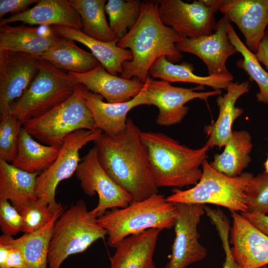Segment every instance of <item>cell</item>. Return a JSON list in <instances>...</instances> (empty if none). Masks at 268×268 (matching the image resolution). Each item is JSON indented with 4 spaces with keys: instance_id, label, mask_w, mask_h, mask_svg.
I'll return each mask as SVG.
<instances>
[{
    "instance_id": "20",
    "label": "cell",
    "mask_w": 268,
    "mask_h": 268,
    "mask_svg": "<svg viewBox=\"0 0 268 268\" xmlns=\"http://www.w3.org/2000/svg\"><path fill=\"white\" fill-rule=\"evenodd\" d=\"M30 25L60 26L82 29L80 16L69 0H40L28 10L3 18L0 25L15 22Z\"/></svg>"
},
{
    "instance_id": "3",
    "label": "cell",
    "mask_w": 268,
    "mask_h": 268,
    "mask_svg": "<svg viewBox=\"0 0 268 268\" xmlns=\"http://www.w3.org/2000/svg\"><path fill=\"white\" fill-rule=\"evenodd\" d=\"M140 139L149 167L158 188L195 186L202 175V164L208 158L206 144L191 148L161 133L143 132Z\"/></svg>"
},
{
    "instance_id": "39",
    "label": "cell",
    "mask_w": 268,
    "mask_h": 268,
    "mask_svg": "<svg viewBox=\"0 0 268 268\" xmlns=\"http://www.w3.org/2000/svg\"><path fill=\"white\" fill-rule=\"evenodd\" d=\"M39 0H0V18L9 12L13 14L21 13L28 10V6L37 3Z\"/></svg>"
},
{
    "instance_id": "34",
    "label": "cell",
    "mask_w": 268,
    "mask_h": 268,
    "mask_svg": "<svg viewBox=\"0 0 268 268\" xmlns=\"http://www.w3.org/2000/svg\"><path fill=\"white\" fill-rule=\"evenodd\" d=\"M22 128L21 123L10 113L0 116V159L12 163Z\"/></svg>"
},
{
    "instance_id": "9",
    "label": "cell",
    "mask_w": 268,
    "mask_h": 268,
    "mask_svg": "<svg viewBox=\"0 0 268 268\" xmlns=\"http://www.w3.org/2000/svg\"><path fill=\"white\" fill-rule=\"evenodd\" d=\"M102 131L80 130L67 135L60 148L58 157L52 165L39 174L36 178L37 199L49 205L54 212L63 204L56 201V191L59 183L75 173L81 160L80 149L91 141H95Z\"/></svg>"
},
{
    "instance_id": "4",
    "label": "cell",
    "mask_w": 268,
    "mask_h": 268,
    "mask_svg": "<svg viewBox=\"0 0 268 268\" xmlns=\"http://www.w3.org/2000/svg\"><path fill=\"white\" fill-rule=\"evenodd\" d=\"M176 215L175 204L157 193L125 207L108 210L97 220L106 231L108 245L115 248L124 238L147 229L172 228Z\"/></svg>"
},
{
    "instance_id": "15",
    "label": "cell",
    "mask_w": 268,
    "mask_h": 268,
    "mask_svg": "<svg viewBox=\"0 0 268 268\" xmlns=\"http://www.w3.org/2000/svg\"><path fill=\"white\" fill-rule=\"evenodd\" d=\"M229 22L224 15L216 22L213 33L192 39L181 38L176 47L181 53L192 54L201 59L206 66L208 75L228 74L227 60L238 53L229 39Z\"/></svg>"
},
{
    "instance_id": "31",
    "label": "cell",
    "mask_w": 268,
    "mask_h": 268,
    "mask_svg": "<svg viewBox=\"0 0 268 268\" xmlns=\"http://www.w3.org/2000/svg\"><path fill=\"white\" fill-rule=\"evenodd\" d=\"M81 17V30L86 35L104 42L119 40L111 29L105 16V0H69Z\"/></svg>"
},
{
    "instance_id": "38",
    "label": "cell",
    "mask_w": 268,
    "mask_h": 268,
    "mask_svg": "<svg viewBox=\"0 0 268 268\" xmlns=\"http://www.w3.org/2000/svg\"><path fill=\"white\" fill-rule=\"evenodd\" d=\"M23 219L20 213L9 201L0 200V227L2 235L13 236L22 232Z\"/></svg>"
},
{
    "instance_id": "27",
    "label": "cell",
    "mask_w": 268,
    "mask_h": 268,
    "mask_svg": "<svg viewBox=\"0 0 268 268\" xmlns=\"http://www.w3.org/2000/svg\"><path fill=\"white\" fill-rule=\"evenodd\" d=\"M193 65L186 62L175 64L162 56L152 65L149 75L152 78L172 82H186L207 86L214 90H227L233 82L234 76L229 73L226 74L208 75L201 76L194 73Z\"/></svg>"
},
{
    "instance_id": "14",
    "label": "cell",
    "mask_w": 268,
    "mask_h": 268,
    "mask_svg": "<svg viewBox=\"0 0 268 268\" xmlns=\"http://www.w3.org/2000/svg\"><path fill=\"white\" fill-rule=\"evenodd\" d=\"M39 57L0 50V113H10L9 106L20 97L37 74Z\"/></svg>"
},
{
    "instance_id": "33",
    "label": "cell",
    "mask_w": 268,
    "mask_h": 268,
    "mask_svg": "<svg viewBox=\"0 0 268 268\" xmlns=\"http://www.w3.org/2000/svg\"><path fill=\"white\" fill-rule=\"evenodd\" d=\"M141 1L139 0H109L105 12L109 26L119 41L136 23L140 14Z\"/></svg>"
},
{
    "instance_id": "12",
    "label": "cell",
    "mask_w": 268,
    "mask_h": 268,
    "mask_svg": "<svg viewBox=\"0 0 268 268\" xmlns=\"http://www.w3.org/2000/svg\"><path fill=\"white\" fill-rule=\"evenodd\" d=\"M177 215L171 254L164 268H186L204 259L207 250L199 242L198 225L204 214V204L174 203Z\"/></svg>"
},
{
    "instance_id": "40",
    "label": "cell",
    "mask_w": 268,
    "mask_h": 268,
    "mask_svg": "<svg viewBox=\"0 0 268 268\" xmlns=\"http://www.w3.org/2000/svg\"><path fill=\"white\" fill-rule=\"evenodd\" d=\"M241 213L256 228L268 236V215L258 212Z\"/></svg>"
},
{
    "instance_id": "16",
    "label": "cell",
    "mask_w": 268,
    "mask_h": 268,
    "mask_svg": "<svg viewBox=\"0 0 268 268\" xmlns=\"http://www.w3.org/2000/svg\"><path fill=\"white\" fill-rule=\"evenodd\" d=\"M232 225L230 242L233 256L240 268L268 266V236L241 213L231 211Z\"/></svg>"
},
{
    "instance_id": "28",
    "label": "cell",
    "mask_w": 268,
    "mask_h": 268,
    "mask_svg": "<svg viewBox=\"0 0 268 268\" xmlns=\"http://www.w3.org/2000/svg\"><path fill=\"white\" fill-rule=\"evenodd\" d=\"M59 151L60 148L37 142L22 127L11 164L28 173L40 174L52 165Z\"/></svg>"
},
{
    "instance_id": "41",
    "label": "cell",
    "mask_w": 268,
    "mask_h": 268,
    "mask_svg": "<svg viewBox=\"0 0 268 268\" xmlns=\"http://www.w3.org/2000/svg\"><path fill=\"white\" fill-rule=\"evenodd\" d=\"M9 246L10 250L8 255L2 268H30L20 251L14 247Z\"/></svg>"
},
{
    "instance_id": "6",
    "label": "cell",
    "mask_w": 268,
    "mask_h": 268,
    "mask_svg": "<svg viewBox=\"0 0 268 268\" xmlns=\"http://www.w3.org/2000/svg\"><path fill=\"white\" fill-rule=\"evenodd\" d=\"M77 84L68 72L39 58L37 74L22 95L10 104V113L23 125L67 100Z\"/></svg>"
},
{
    "instance_id": "22",
    "label": "cell",
    "mask_w": 268,
    "mask_h": 268,
    "mask_svg": "<svg viewBox=\"0 0 268 268\" xmlns=\"http://www.w3.org/2000/svg\"><path fill=\"white\" fill-rule=\"evenodd\" d=\"M160 231L149 229L121 240L115 247L110 268H150Z\"/></svg>"
},
{
    "instance_id": "45",
    "label": "cell",
    "mask_w": 268,
    "mask_h": 268,
    "mask_svg": "<svg viewBox=\"0 0 268 268\" xmlns=\"http://www.w3.org/2000/svg\"><path fill=\"white\" fill-rule=\"evenodd\" d=\"M150 268H156L154 263L152 265Z\"/></svg>"
},
{
    "instance_id": "36",
    "label": "cell",
    "mask_w": 268,
    "mask_h": 268,
    "mask_svg": "<svg viewBox=\"0 0 268 268\" xmlns=\"http://www.w3.org/2000/svg\"><path fill=\"white\" fill-rule=\"evenodd\" d=\"M206 214L215 227L225 253V260L222 268H240L230 246L229 237L231 227L229 219L224 212L218 208H209L206 210Z\"/></svg>"
},
{
    "instance_id": "11",
    "label": "cell",
    "mask_w": 268,
    "mask_h": 268,
    "mask_svg": "<svg viewBox=\"0 0 268 268\" xmlns=\"http://www.w3.org/2000/svg\"><path fill=\"white\" fill-rule=\"evenodd\" d=\"M75 175L86 195L98 196L97 205L89 211L97 218L108 210L125 207L132 202V196L116 184L101 166L95 146L81 159Z\"/></svg>"
},
{
    "instance_id": "21",
    "label": "cell",
    "mask_w": 268,
    "mask_h": 268,
    "mask_svg": "<svg viewBox=\"0 0 268 268\" xmlns=\"http://www.w3.org/2000/svg\"><path fill=\"white\" fill-rule=\"evenodd\" d=\"M250 90L249 81L241 83L232 82L223 96L216 99L219 114L216 120L211 125L205 126L204 132L208 136L205 143L210 148L217 146L219 149L224 146L232 133V126L235 120L243 113V109L235 106L238 99Z\"/></svg>"
},
{
    "instance_id": "1",
    "label": "cell",
    "mask_w": 268,
    "mask_h": 268,
    "mask_svg": "<svg viewBox=\"0 0 268 268\" xmlns=\"http://www.w3.org/2000/svg\"><path fill=\"white\" fill-rule=\"evenodd\" d=\"M141 131L129 118L125 129L117 135L105 133L95 141L99 162L109 177L132 197L142 201L158 193L151 175Z\"/></svg>"
},
{
    "instance_id": "42",
    "label": "cell",
    "mask_w": 268,
    "mask_h": 268,
    "mask_svg": "<svg viewBox=\"0 0 268 268\" xmlns=\"http://www.w3.org/2000/svg\"><path fill=\"white\" fill-rule=\"evenodd\" d=\"M256 55L259 62L265 66L268 72V30L266 31Z\"/></svg>"
},
{
    "instance_id": "24",
    "label": "cell",
    "mask_w": 268,
    "mask_h": 268,
    "mask_svg": "<svg viewBox=\"0 0 268 268\" xmlns=\"http://www.w3.org/2000/svg\"><path fill=\"white\" fill-rule=\"evenodd\" d=\"M59 36L75 41L88 48L93 55L110 74L117 75L123 71V64L133 59L131 51L118 46L117 41L104 42L92 38L81 30L60 26H51Z\"/></svg>"
},
{
    "instance_id": "23",
    "label": "cell",
    "mask_w": 268,
    "mask_h": 268,
    "mask_svg": "<svg viewBox=\"0 0 268 268\" xmlns=\"http://www.w3.org/2000/svg\"><path fill=\"white\" fill-rule=\"evenodd\" d=\"M65 39L52 29L43 34L36 27L0 25V50L26 53L39 58Z\"/></svg>"
},
{
    "instance_id": "43",
    "label": "cell",
    "mask_w": 268,
    "mask_h": 268,
    "mask_svg": "<svg viewBox=\"0 0 268 268\" xmlns=\"http://www.w3.org/2000/svg\"><path fill=\"white\" fill-rule=\"evenodd\" d=\"M9 246L6 244L0 241V268H2L7 258Z\"/></svg>"
},
{
    "instance_id": "8",
    "label": "cell",
    "mask_w": 268,
    "mask_h": 268,
    "mask_svg": "<svg viewBox=\"0 0 268 268\" xmlns=\"http://www.w3.org/2000/svg\"><path fill=\"white\" fill-rule=\"evenodd\" d=\"M22 127L43 144L60 148L69 134L80 130H97L90 111L75 89L65 102L27 121Z\"/></svg>"
},
{
    "instance_id": "29",
    "label": "cell",
    "mask_w": 268,
    "mask_h": 268,
    "mask_svg": "<svg viewBox=\"0 0 268 268\" xmlns=\"http://www.w3.org/2000/svg\"><path fill=\"white\" fill-rule=\"evenodd\" d=\"M223 151L215 154L209 163L215 170L229 177L241 175L252 159L253 143L250 134L245 130L233 131Z\"/></svg>"
},
{
    "instance_id": "44",
    "label": "cell",
    "mask_w": 268,
    "mask_h": 268,
    "mask_svg": "<svg viewBox=\"0 0 268 268\" xmlns=\"http://www.w3.org/2000/svg\"><path fill=\"white\" fill-rule=\"evenodd\" d=\"M265 172L268 175V157L264 163Z\"/></svg>"
},
{
    "instance_id": "18",
    "label": "cell",
    "mask_w": 268,
    "mask_h": 268,
    "mask_svg": "<svg viewBox=\"0 0 268 268\" xmlns=\"http://www.w3.org/2000/svg\"><path fill=\"white\" fill-rule=\"evenodd\" d=\"M146 86L144 83L141 91L130 100L117 103L104 102L101 95L89 91L82 85L77 83L75 89L90 111L96 129L115 135L125 129L127 114L132 109L140 105H149L146 97Z\"/></svg>"
},
{
    "instance_id": "19",
    "label": "cell",
    "mask_w": 268,
    "mask_h": 268,
    "mask_svg": "<svg viewBox=\"0 0 268 268\" xmlns=\"http://www.w3.org/2000/svg\"><path fill=\"white\" fill-rule=\"evenodd\" d=\"M68 72L78 84L99 94L111 103L130 100L141 91L144 84L137 78L126 79L111 74L101 64L86 72Z\"/></svg>"
},
{
    "instance_id": "46",
    "label": "cell",
    "mask_w": 268,
    "mask_h": 268,
    "mask_svg": "<svg viewBox=\"0 0 268 268\" xmlns=\"http://www.w3.org/2000/svg\"><path fill=\"white\" fill-rule=\"evenodd\" d=\"M259 268H268V266H265L260 267Z\"/></svg>"
},
{
    "instance_id": "17",
    "label": "cell",
    "mask_w": 268,
    "mask_h": 268,
    "mask_svg": "<svg viewBox=\"0 0 268 268\" xmlns=\"http://www.w3.org/2000/svg\"><path fill=\"white\" fill-rule=\"evenodd\" d=\"M219 10L237 25L247 47L256 54L268 25V0H220Z\"/></svg>"
},
{
    "instance_id": "2",
    "label": "cell",
    "mask_w": 268,
    "mask_h": 268,
    "mask_svg": "<svg viewBox=\"0 0 268 268\" xmlns=\"http://www.w3.org/2000/svg\"><path fill=\"white\" fill-rule=\"evenodd\" d=\"M180 39L174 30L161 21L156 0L142 1L137 21L117 43L121 48L129 49L133 55L132 61L123 64L121 77L137 78L144 83L159 58L164 56L174 64L181 61L183 55L176 47Z\"/></svg>"
},
{
    "instance_id": "30",
    "label": "cell",
    "mask_w": 268,
    "mask_h": 268,
    "mask_svg": "<svg viewBox=\"0 0 268 268\" xmlns=\"http://www.w3.org/2000/svg\"><path fill=\"white\" fill-rule=\"evenodd\" d=\"M39 58L60 69L76 73L89 71L100 64L92 53L80 48L73 41L66 39Z\"/></svg>"
},
{
    "instance_id": "5",
    "label": "cell",
    "mask_w": 268,
    "mask_h": 268,
    "mask_svg": "<svg viewBox=\"0 0 268 268\" xmlns=\"http://www.w3.org/2000/svg\"><path fill=\"white\" fill-rule=\"evenodd\" d=\"M201 168L202 175L196 185L186 190L175 188L167 201L173 203L212 204L230 211H247L246 191L254 177L252 173L229 177L214 169L206 159Z\"/></svg>"
},
{
    "instance_id": "13",
    "label": "cell",
    "mask_w": 268,
    "mask_h": 268,
    "mask_svg": "<svg viewBox=\"0 0 268 268\" xmlns=\"http://www.w3.org/2000/svg\"><path fill=\"white\" fill-rule=\"evenodd\" d=\"M145 83L149 105L155 106L159 110L155 122L160 126H170L182 122L189 110L185 105L188 102L195 99L206 101L209 97L222 93L221 90L197 91L204 89L201 85L192 88L174 86L168 82L153 79L149 75Z\"/></svg>"
},
{
    "instance_id": "25",
    "label": "cell",
    "mask_w": 268,
    "mask_h": 268,
    "mask_svg": "<svg viewBox=\"0 0 268 268\" xmlns=\"http://www.w3.org/2000/svg\"><path fill=\"white\" fill-rule=\"evenodd\" d=\"M38 173H30L0 159V200H5L21 213L37 201L36 182Z\"/></svg>"
},
{
    "instance_id": "37",
    "label": "cell",
    "mask_w": 268,
    "mask_h": 268,
    "mask_svg": "<svg viewBox=\"0 0 268 268\" xmlns=\"http://www.w3.org/2000/svg\"><path fill=\"white\" fill-rule=\"evenodd\" d=\"M55 211H52L48 204L37 200L20 213L23 219L22 232L31 233L40 230L51 220Z\"/></svg>"
},
{
    "instance_id": "10",
    "label": "cell",
    "mask_w": 268,
    "mask_h": 268,
    "mask_svg": "<svg viewBox=\"0 0 268 268\" xmlns=\"http://www.w3.org/2000/svg\"><path fill=\"white\" fill-rule=\"evenodd\" d=\"M158 12L161 21L174 30L181 38H195L212 34L219 5L211 0H159Z\"/></svg>"
},
{
    "instance_id": "32",
    "label": "cell",
    "mask_w": 268,
    "mask_h": 268,
    "mask_svg": "<svg viewBox=\"0 0 268 268\" xmlns=\"http://www.w3.org/2000/svg\"><path fill=\"white\" fill-rule=\"evenodd\" d=\"M227 33L230 41L243 57L236 62L237 67L243 69L259 86L257 101L268 105V72L263 68L256 54L240 40L230 22L227 25Z\"/></svg>"
},
{
    "instance_id": "7",
    "label": "cell",
    "mask_w": 268,
    "mask_h": 268,
    "mask_svg": "<svg viewBox=\"0 0 268 268\" xmlns=\"http://www.w3.org/2000/svg\"><path fill=\"white\" fill-rule=\"evenodd\" d=\"M106 235L86 203L78 200L65 210L55 223L49 247V268H60L68 257L83 252Z\"/></svg>"
},
{
    "instance_id": "35",
    "label": "cell",
    "mask_w": 268,
    "mask_h": 268,
    "mask_svg": "<svg viewBox=\"0 0 268 268\" xmlns=\"http://www.w3.org/2000/svg\"><path fill=\"white\" fill-rule=\"evenodd\" d=\"M246 203L248 212L268 213V175L265 172L250 181L246 191Z\"/></svg>"
},
{
    "instance_id": "26",
    "label": "cell",
    "mask_w": 268,
    "mask_h": 268,
    "mask_svg": "<svg viewBox=\"0 0 268 268\" xmlns=\"http://www.w3.org/2000/svg\"><path fill=\"white\" fill-rule=\"evenodd\" d=\"M66 208L62 205L54 212L51 220L39 230L24 233L16 239L1 235L0 241L20 251L30 268H48L49 250L53 228Z\"/></svg>"
}]
</instances>
